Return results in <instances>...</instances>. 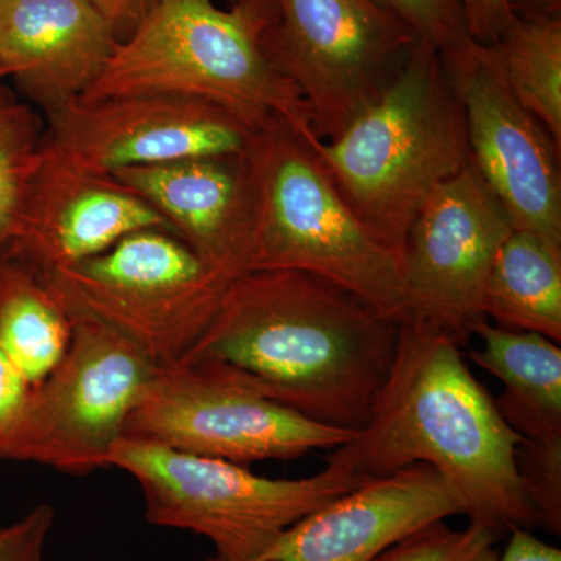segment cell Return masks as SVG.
<instances>
[{"mask_svg":"<svg viewBox=\"0 0 561 561\" xmlns=\"http://www.w3.org/2000/svg\"><path fill=\"white\" fill-rule=\"evenodd\" d=\"M46 125L39 114L0 88V264L13 260Z\"/></svg>","mask_w":561,"mask_h":561,"instance_id":"7402d4cb","label":"cell"},{"mask_svg":"<svg viewBox=\"0 0 561 561\" xmlns=\"http://www.w3.org/2000/svg\"><path fill=\"white\" fill-rule=\"evenodd\" d=\"M114 179L171 225L221 278L249 272L250 214L243 153L128 168Z\"/></svg>","mask_w":561,"mask_h":561,"instance_id":"e0dca14e","label":"cell"},{"mask_svg":"<svg viewBox=\"0 0 561 561\" xmlns=\"http://www.w3.org/2000/svg\"><path fill=\"white\" fill-rule=\"evenodd\" d=\"M38 276L70 316L119 332L158 368L190 354L230 283L164 230L133 232L99 256Z\"/></svg>","mask_w":561,"mask_h":561,"instance_id":"52a82bcc","label":"cell"},{"mask_svg":"<svg viewBox=\"0 0 561 561\" xmlns=\"http://www.w3.org/2000/svg\"><path fill=\"white\" fill-rule=\"evenodd\" d=\"M356 434L267 400L228 365L198 360L158 368L128 416L124 437L247 467L335 449Z\"/></svg>","mask_w":561,"mask_h":561,"instance_id":"30bf717a","label":"cell"},{"mask_svg":"<svg viewBox=\"0 0 561 561\" xmlns=\"http://www.w3.org/2000/svg\"><path fill=\"white\" fill-rule=\"evenodd\" d=\"M468 31L476 43L493 46L508 31L516 16L508 0H459Z\"/></svg>","mask_w":561,"mask_h":561,"instance_id":"83f0119b","label":"cell"},{"mask_svg":"<svg viewBox=\"0 0 561 561\" xmlns=\"http://www.w3.org/2000/svg\"><path fill=\"white\" fill-rule=\"evenodd\" d=\"M500 561H561V551L538 540L530 530L515 527L508 531L507 546Z\"/></svg>","mask_w":561,"mask_h":561,"instance_id":"f1b7e54d","label":"cell"},{"mask_svg":"<svg viewBox=\"0 0 561 561\" xmlns=\"http://www.w3.org/2000/svg\"><path fill=\"white\" fill-rule=\"evenodd\" d=\"M32 383L0 350V460L24 412Z\"/></svg>","mask_w":561,"mask_h":561,"instance_id":"4316f807","label":"cell"},{"mask_svg":"<svg viewBox=\"0 0 561 561\" xmlns=\"http://www.w3.org/2000/svg\"><path fill=\"white\" fill-rule=\"evenodd\" d=\"M472 334L482 350L470 351L474 364L504 386L497 397L502 419L527 440H561V348L529 331H512L481 321Z\"/></svg>","mask_w":561,"mask_h":561,"instance_id":"ac0fdd59","label":"cell"},{"mask_svg":"<svg viewBox=\"0 0 561 561\" xmlns=\"http://www.w3.org/2000/svg\"><path fill=\"white\" fill-rule=\"evenodd\" d=\"M271 16V0L228 10L214 0H151L79 102L180 95L219 105L253 127L280 117L313 131L308 106L265 50Z\"/></svg>","mask_w":561,"mask_h":561,"instance_id":"277c9868","label":"cell"},{"mask_svg":"<svg viewBox=\"0 0 561 561\" xmlns=\"http://www.w3.org/2000/svg\"><path fill=\"white\" fill-rule=\"evenodd\" d=\"M173 232L160 213L114 176L73 168L44 147L11 261L38 273L105 253L133 232Z\"/></svg>","mask_w":561,"mask_h":561,"instance_id":"9a60e30c","label":"cell"},{"mask_svg":"<svg viewBox=\"0 0 561 561\" xmlns=\"http://www.w3.org/2000/svg\"><path fill=\"white\" fill-rule=\"evenodd\" d=\"M231 5H236V3H241L243 0H230Z\"/></svg>","mask_w":561,"mask_h":561,"instance_id":"d6a6232c","label":"cell"},{"mask_svg":"<svg viewBox=\"0 0 561 561\" xmlns=\"http://www.w3.org/2000/svg\"><path fill=\"white\" fill-rule=\"evenodd\" d=\"M317 139L280 117L253 131L243 151L249 271L312 273L402 323L409 305L400 264L335 190L317 154Z\"/></svg>","mask_w":561,"mask_h":561,"instance_id":"5b68a950","label":"cell"},{"mask_svg":"<svg viewBox=\"0 0 561 561\" xmlns=\"http://www.w3.org/2000/svg\"><path fill=\"white\" fill-rule=\"evenodd\" d=\"M72 319L49 287L18 261L0 264V350L35 386L60 362Z\"/></svg>","mask_w":561,"mask_h":561,"instance_id":"ffe728a7","label":"cell"},{"mask_svg":"<svg viewBox=\"0 0 561 561\" xmlns=\"http://www.w3.org/2000/svg\"><path fill=\"white\" fill-rule=\"evenodd\" d=\"M508 5L522 20L561 18V0H508Z\"/></svg>","mask_w":561,"mask_h":561,"instance_id":"4dcf8cb0","label":"cell"},{"mask_svg":"<svg viewBox=\"0 0 561 561\" xmlns=\"http://www.w3.org/2000/svg\"><path fill=\"white\" fill-rule=\"evenodd\" d=\"M493 47L513 94L561 150V18H516Z\"/></svg>","mask_w":561,"mask_h":561,"instance_id":"44dd1931","label":"cell"},{"mask_svg":"<svg viewBox=\"0 0 561 561\" xmlns=\"http://www.w3.org/2000/svg\"><path fill=\"white\" fill-rule=\"evenodd\" d=\"M513 230L507 210L470 160L434 191L409 231L400 264L408 320L440 328L467 345L474 328L486 320V279Z\"/></svg>","mask_w":561,"mask_h":561,"instance_id":"7c38bea8","label":"cell"},{"mask_svg":"<svg viewBox=\"0 0 561 561\" xmlns=\"http://www.w3.org/2000/svg\"><path fill=\"white\" fill-rule=\"evenodd\" d=\"M3 77H9V76H7V70L3 69L2 66H0V80H2Z\"/></svg>","mask_w":561,"mask_h":561,"instance_id":"1f68e13d","label":"cell"},{"mask_svg":"<svg viewBox=\"0 0 561 561\" xmlns=\"http://www.w3.org/2000/svg\"><path fill=\"white\" fill-rule=\"evenodd\" d=\"M438 54L472 39L459 0H373Z\"/></svg>","mask_w":561,"mask_h":561,"instance_id":"d4e9b609","label":"cell"},{"mask_svg":"<svg viewBox=\"0 0 561 561\" xmlns=\"http://www.w3.org/2000/svg\"><path fill=\"white\" fill-rule=\"evenodd\" d=\"M316 150L362 227L401 264L424 203L470 164L463 113L440 54L420 41L381 99L337 138L317 139Z\"/></svg>","mask_w":561,"mask_h":561,"instance_id":"3957f363","label":"cell"},{"mask_svg":"<svg viewBox=\"0 0 561 561\" xmlns=\"http://www.w3.org/2000/svg\"><path fill=\"white\" fill-rule=\"evenodd\" d=\"M463 515L427 463L365 479L284 531L261 561H378L416 530Z\"/></svg>","mask_w":561,"mask_h":561,"instance_id":"5bb4252c","label":"cell"},{"mask_svg":"<svg viewBox=\"0 0 561 561\" xmlns=\"http://www.w3.org/2000/svg\"><path fill=\"white\" fill-rule=\"evenodd\" d=\"M70 319L68 350L32 386L2 460L88 476L110 468L111 453L158 367L119 332L88 317Z\"/></svg>","mask_w":561,"mask_h":561,"instance_id":"9c48e42d","label":"cell"},{"mask_svg":"<svg viewBox=\"0 0 561 561\" xmlns=\"http://www.w3.org/2000/svg\"><path fill=\"white\" fill-rule=\"evenodd\" d=\"M440 57L459 99L476 171L515 230L561 245V150L513 94L493 46L470 39Z\"/></svg>","mask_w":561,"mask_h":561,"instance_id":"8fae6325","label":"cell"},{"mask_svg":"<svg viewBox=\"0 0 561 561\" xmlns=\"http://www.w3.org/2000/svg\"><path fill=\"white\" fill-rule=\"evenodd\" d=\"M46 117L44 147L98 175L187 158L234 157L256 130L219 105L168 94L76 101Z\"/></svg>","mask_w":561,"mask_h":561,"instance_id":"4fadbf2b","label":"cell"},{"mask_svg":"<svg viewBox=\"0 0 561 561\" xmlns=\"http://www.w3.org/2000/svg\"><path fill=\"white\" fill-rule=\"evenodd\" d=\"M92 2L108 18L117 32L125 25L135 27L151 0H92Z\"/></svg>","mask_w":561,"mask_h":561,"instance_id":"f546056e","label":"cell"},{"mask_svg":"<svg viewBox=\"0 0 561 561\" xmlns=\"http://www.w3.org/2000/svg\"><path fill=\"white\" fill-rule=\"evenodd\" d=\"M398 334L397 320L330 280L262 268L228 283L181 362H220L267 400L327 426L360 431L389 376Z\"/></svg>","mask_w":561,"mask_h":561,"instance_id":"6da1fadb","label":"cell"},{"mask_svg":"<svg viewBox=\"0 0 561 561\" xmlns=\"http://www.w3.org/2000/svg\"><path fill=\"white\" fill-rule=\"evenodd\" d=\"M461 346L440 328L400 323L397 353L367 424L337 457L365 479L427 463L445 479L472 524L504 535L540 526L516 453L524 437L471 375Z\"/></svg>","mask_w":561,"mask_h":561,"instance_id":"7a4b0ae2","label":"cell"},{"mask_svg":"<svg viewBox=\"0 0 561 561\" xmlns=\"http://www.w3.org/2000/svg\"><path fill=\"white\" fill-rule=\"evenodd\" d=\"M516 467L538 523L553 535L561 534V440L524 438L516 453Z\"/></svg>","mask_w":561,"mask_h":561,"instance_id":"cb8c5ba5","label":"cell"},{"mask_svg":"<svg viewBox=\"0 0 561 561\" xmlns=\"http://www.w3.org/2000/svg\"><path fill=\"white\" fill-rule=\"evenodd\" d=\"M55 522V508L38 504L18 522L0 527V561H46L44 553Z\"/></svg>","mask_w":561,"mask_h":561,"instance_id":"484cf974","label":"cell"},{"mask_svg":"<svg viewBox=\"0 0 561 561\" xmlns=\"http://www.w3.org/2000/svg\"><path fill=\"white\" fill-rule=\"evenodd\" d=\"M483 313L494 327L561 342V245L513 230L502 243L485 291Z\"/></svg>","mask_w":561,"mask_h":561,"instance_id":"d6986e66","label":"cell"},{"mask_svg":"<svg viewBox=\"0 0 561 561\" xmlns=\"http://www.w3.org/2000/svg\"><path fill=\"white\" fill-rule=\"evenodd\" d=\"M264 47L317 138H337L381 99L420 39L373 0H271Z\"/></svg>","mask_w":561,"mask_h":561,"instance_id":"ba28073f","label":"cell"},{"mask_svg":"<svg viewBox=\"0 0 561 561\" xmlns=\"http://www.w3.org/2000/svg\"><path fill=\"white\" fill-rule=\"evenodd\" d=\"M116 44L92 0H0V66L44 114L79 101Z\"/></svg>","mask_w":561,"mask_h":561,"instance_id":"2e32d148","label":"cell"},{"mask_svg":"<svg viewBox=\"0 0 561 561\" xmlns=\"http://www.w3.org/2000/svg\"><path fill=\"white\" fill-rule=\"evenodd\" d=\"M110 468L138 483L147 522L209 540L214 556L203 561H261L295 523L364 482L332 454L311 478L268 479L243 465L130 437L114 446Z\"/></svg>","mask_w":561,"mask_h":561,"instance_id":"8992f818","label":"cell"},{"mask_svg":"<svg viewBox=\"0 0 561 561\" xmlns=\"http://www.w3.org/2000/svg\"><path fill=\"white\" fill-rule=\"evenodd\" d=\"M500 535L479 524L454 530L435 522L391 546L378 561H500Z\"/></svg>","mask_w":561,"mask_h":561,"instance_id":"603a6c76","label":"cell"}]
</instances>
